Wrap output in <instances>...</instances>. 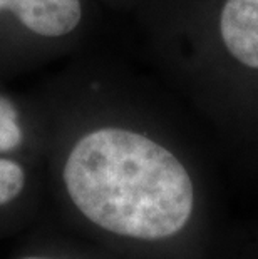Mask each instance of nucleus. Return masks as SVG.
Returning <instances> with one entry per match:
<instances>
[{"instance_id": "nucleus-1", "label": "nucleus", "mask_w": 258, "mask_h": 259, "mask_svg": "<svg viewBox=\"0 0 258 259\" xmlns=\"http://www.w3.org/2000/svg\"><path fill=\"white\" fill-rule=\"evenodd\" d=\"M64 183L94 224L136 239L176 234L193 211V184L168 149L124 129H99L70 151Z\"/></svg>"}, {"instance_id": "nucleus-2", "label": "nucleus", "mask_w": 258, "mask_h": 259, "mask_svg": "<svg viewBox=\"0 0 258 259\" xmlns=\"http://www.w3.org/2000/svg\"><path fill=\"white\" fill-rule=\"evenodd\" d=\"M9 10L27 29L44 37H59L78 27L79 0H0V12Z\"/></svg>"}, {"instance_id": "nucleus-3", "label": "nucleus", "mask_w": 258, "mask_h": 259, "mask_svg": "<svg viewBox=\"0 0 258 259\" xmlns=\"http://www.w3.org/2000/svg\"><path fill=\"white\" fill-rule=\"evenodd\" d=\"M219 30L230 54L241 64L258 69V0H228Z\"/></svg>"}, {"instance_id": "nucleus-4", "label": "nucleus", "mask_w": 258, "mask_h": 259, "mask_svg": "<svg viewBox=\"0 0 258 259\" xmlns=\"http://www.w3.org/2000/svg\"><path fill=\"white\" fill-rule=\"evenodd\" d=\"M22 131L17 124V112L12 102L0 96V152H9L19 147Z\"/></svg>"}, {"instance_id": "nucleus-5", "label": "nucleus", "mask_w": 258, "mask_h": 259, "mask_svg": "<svg viewBox=\"0 0 258 259\" xmlns=\"http://www.w3.org/2000/svg\"><path fill=\"white\" fill-rule=\"evenodd\" d=\"M25 184V174L17 162L0 159V206L14 201Z\"/></svg>"}, {"instance_id": "nucleus-6", "label": "nucleus", "mask_w": 258, "mask_h": 259, "mask_svg": "<svg viewBox=\"0 0 258 259\" xmlns=\"http://www.w3.org/2000/svg\"><path fill=\"white\" fill-rule=\"evenodd\" d=\"M24 259H47V257H34V256H30V257H24Z\"/></svg>"}]
</instances>
